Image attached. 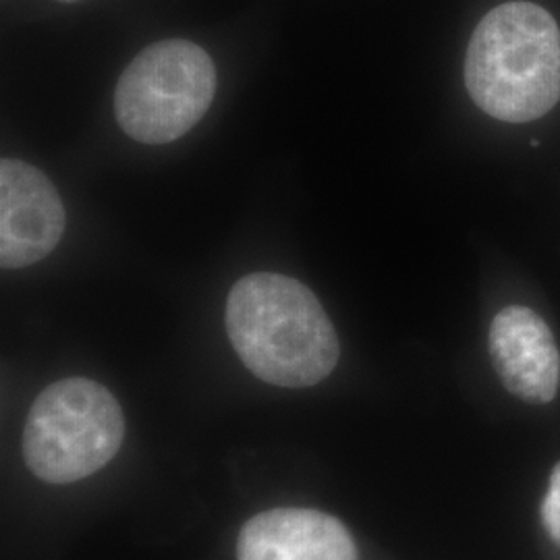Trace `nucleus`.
I'll use <instances>...</instances> for the list:
<instances>
[{
    "label": "nucleus",
    "mask_w": 560,
    "mask_h": 560,
    "mask_svg": "<svg viewBox=\"0 0 560 560\" xmlns=\"http://www.w3.org/2000/svg\"><path fill=\"white\" fill-rule=\"evenodd\" d=\"M226 332L245 368L282 388L324 381L339 361V337L318 298L300 280L247 275L226 300Z\"/></svg>",
    "instance_id": "1"
},
{
    "label": "nucleus",
    "mask_w": 560,
    "mask_h": 560,
    "mask_svg": "<svg viewBox=\"0 0 560 560\" xmlns=\"http://www.w3.org/2000/svg\"><path fill=\"white\" fill-rule=\"evenodd\" d=\"M125 441L119 400L98 382L65 378L34 400L23 428V459L48 483H71L101 471Z\"/></svg>",
    "instance_id": "3"
},
{
    "label": "nucleus",
    "mask_w": 560,
    "mask_h": 560,
    "mask_svg": "<svg viewBox=\"0 0 560 560\" xmlns=\"http://www.w3.org/2000/svg\"><path fill=\"white\" fill-rule=\"evenodd\" d=\"M237 560H358V548L332 515L272 509L241 527Z\"/></svg>",
    "instance_id": "7"
},
{
    "label": "nucleus",
    "mask_w": 560,
    "mask_h": 560,
    "mask_svg": "<svg viewBox=\"0 0 560 560\" xmlns=\"http://www.w3.org/2000/svg\"><path fill=\"white\" fill-rule=\"evenodd\" d=\"M490 355L509 393L527 402H550L560 384V353L552 330L523 305H509L490 326Z\"/></svg>",
    "instance_id": "6"
},
{
    "label": "nucleus",
    "mask_w": 560,
    "mask_h": 560,
    "mask_svg": "<svg viewBox=\"0 0 560 560\" xmlns=\"http://www.w3.org/2000/svg\"><path fill=\"white\" fill-rule=\"evenodd\" d=\"M465 85L494 119H540L560 101L559 23L534 2L492 9L467 46Z\"/></svg>",
    "instance_id": "2"
},
{
    "label": "nucleus",
    "mask_w": 560,
    "mask_h": 560,
    "mask_svg": "<svg viewBox=\"0 0 560 560\" xmlns=\"http://www.w3.org/2000/svg\"><path fill=\"white\" fill-rule=\"evenodd\" d=\"M541 520L552 540L560 544V463L550 476V488L541 504Z\"/></svg>",
    "instance_id": "8"
},
{
    "label": "nucleus",
    "mask_w": 560,
    "mask_h": 560,
    "mask_svg": "<svg viewBox=\"0 0 560 560\" xmlns=\"http://www.w3.org/2000/svg\"><path fill=\"white\" fill-rule=\"evenodd\" d=\"M67 214L57 187L40 168L0 162V264L18 270L44 260L65 233Z\"/></svg>",
    "instance_id": "5"
},
{
    "label": "nucleus",
    "mask_w": 560,
    "mask_h": 560,
    "mask_svg": "<svg viewBox=\"0 0 560 560\" xmlns=\"http://www.w3.org/2000/svg\"><path fill=\"white\" fill-rule=\"evenodd\" d=\"M214 92L217 67L201 46L154 42L122 71L115 90V117L131 140L171 143L203 119Z\"/></svg>",
    "instance_id": "4"
},
{
    "label": "nucleus",
    "mask_w": 560,
    "mask_h": 560,
    "mask_svg": "<svg viewBox=\"0 0 560 560\" xmlns=\"http://www.w3.org/2000/svg\"><path fill=\"white\" fill-rule=\"evenodd\" d=\"M59 2H65V4H71V2H80V0H59Z\"/></svg>",
    "instance_id": "9"
}]
</instances>
